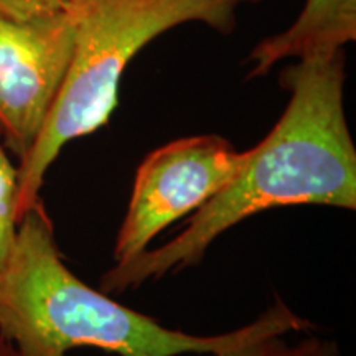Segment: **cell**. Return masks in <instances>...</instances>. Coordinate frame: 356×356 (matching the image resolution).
Instances as JSON below:
<instances>
[{"mask_svg":"<svg viewBox=\"0 0 356 356\" xmlns=\"http://www.w3.org/2000/svg\"><path fill=\"white\" fill-rule=\"evenodd\" d=\"M280 71L291 92L282 115L248 150L241 172L190 215L170 241L114 262L101 291L121 293L197 266L213 243L262 211L300 204L356 210V147L345 113V48L293 60Z\"/></svg>","mask_w":356,"mask_h":356,"instance_id":"cell-1","label":"cell"},{"mask_svg":"<svg viewBox=\"0 0 356 356\" xmlns=\"http://www.w3.org/2000/svg\"><path fill=\"white\" fill-rule=\"evenodd\" d=\"M277 299L254 322L220 335H191L119 304L65 264L42 200L22 216L15 244L0 269V340L20 356H66L96 348L119 356L211 355L269 335L309 332Z\"/></svg>","mask_w":356,"mask_h":356,"instance_id":"cell-2","label":"cell"},{"mask_svg":"<svg viewBox=\"0 0 356 356\" xmlns=\"http://www.w3.org/2000/svg\"><path fill=\"white\" fill-rule=\"evenodd\" d=\"M73 58L55 104L30 152L19 162V220L40 200L44 177L71 140L99 131L118 108L132 58L168 30L203 24L228 35L238 0H74Z\"/></svg>","mask_w":356,"mask_h":356,"instance_id":"cell-3","label":"cell"},{"mask_svg":"<svg viewBox=\"0 0 356 356\" xmlns=\"http://www.w3.org/2000/svg\"><path fill=\"white\" fill-rule=\"evenodd\" d=\"M248 150L216 134L184 137L142 160L115 236L114 262L139 256L163 229L210 202L241 172Z\"/></svg>","mask_w":356,"mask_h":356,"instance_id":"cell-4","label":"cell"},{"mask_svg":"<svg viewBox=\"0 0 356 356\" xmlns=\"http://www.w3.org/2000/svg\"><path fill=\"white\" fill-rule=\"evenodd\" d=\"M76 38V6L30 19L0 15V140L24 160L68 73Z\"/></svg>","mask_w":356,"mask_h":356,"instance_id":"cell-5","label":"cell"},{"mask_svg":"<svg viewBox=\"0 0 356 356\" xmlns=\"http://www.w3.org/2000/svg\"><path fill=\"white\" fill-rule=\"evenodd\" d=\"M356 40V0H307L293 24L267 37L246 58L248 79L261 78L287 60L345 48Z\"/></svg>","mask_w":356,"mask_h":356,"instance_id":"cell-6","label":"cell"},{"mask_svg":"<svg viewBox=\"0 0 356 356\" xmlns=\"http://www.w3.org/2000/svg\"><path fill=\"white\" fill-rule=\"evenodd\" d=\"M286 335H269L216 351L211 356H340L337 341L310 335L297 343H287Z\"/></svg>","mask_w":356,"mask_h":356,"instance_id":"cell-7","label":"cell"},{"mask_svg":"<svg viewBox=\"0 0 356 356\" xmlns=\"http://www.w3.org/2000/svg\"><path fill=\"white\" fill-rule=\"evenodd\" d=\"M19 165H13L0 140V269L7 264L19 231Z\"/></svg>","mask_w":356,"mask_h":356,"instance_id":"cell-8","label":"cell"},{"mask_svg":"<svg viewBox=\"0 0 356 356\" xmlns=\"http://www.w3.org/2000/svg\"><path fill=\"white\" fill-rule=\"evenodd\" d=\"M70 0H0V15L12 19H30V17L50 13L65 7ZM239 3H257L261 0H238Z\"/></svg>","mask_w":356,"mask_h":356,"instance_id":"cell-9","label":"cell"},{"mask_svg":"<svg viewBox=\"0 0 356 356\" xmlns=\"http://www.w3.org/2000/svg\"><path fill=\"white\" fill-rule=\"evenodd\" d=\"M0 356H20V355H19V351H17L10 343H8V341L0 340Z\"/></svg>","mask_w":356,"mask_h":356,"instance_id":"cell-10","label":"cell"}]
</instances>
